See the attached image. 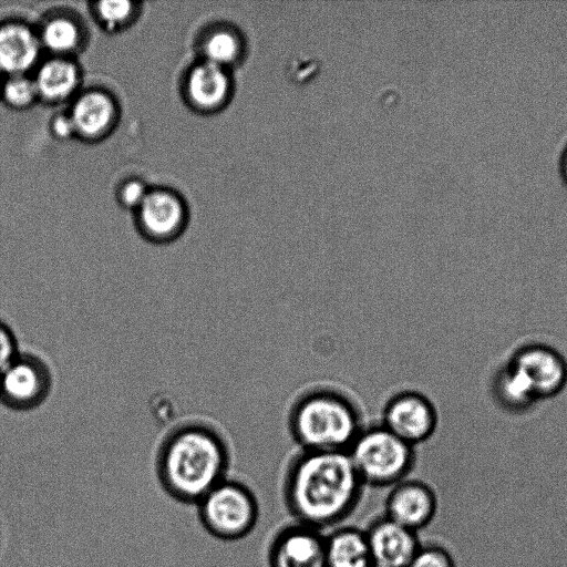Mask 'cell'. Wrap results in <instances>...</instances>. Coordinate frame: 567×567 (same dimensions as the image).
Returning a JSON list of instances; mask_svg holds the SVG:
<instances>
[{
	"label": "cell",
	"instance_id": "cell-1",
	"mask_svg": "<svg viewBox=\"0 0 567 567\" xmlns=\"http://www.w3.org/2000/svg\"><path fill=\"white\" fill-rule=\"evenodd\" d=\"M364 487L348 452L300 450L288 463L281 494L293 522L326 533L355 512Z\"/></svg>",
	"mask_w": 567,
	"mask_h": 567
},
{
	"label": "cell",
	"instance_id": "cell-2",
	"mask_svg": "<svg viewBox=\"0 0 567 567\" xmlns=\"http://www.w3.org/2000/svg\"><path fill=\"white\" fill-rule=\"evenodd\" d=\"M230 451L225 437L205 422L187 421L171 429L158 445L155 474L167 496L196 505L228 477Z\"/></svg>",
	"mask_w": 567,
	"mask_h": 567
},
{
	"label": "cell",
	"instance_id": "cell-3",
	"mask_svg": "<svg viewBox=\"0 0 567 567\" xmlns=\"http://www.w3.org/2000/svg\"><path fill=\"white\" fill-rule=\"evenodd\" d=\"M288 425L302 451H348L363 429L359 406L344 392L317 386L292 403Z\"/></svg>",
	"mask_w": 567,
	"mask_h": 567
},
{
	"label": "cell",
	"instance_id": "cell-4",
	"mask_svg": "<svg viewBox=\"0 0 567 567\" xmlns=\"http://www.w3.org/2000/svg\"><path fill=\"white\" fill-rule=\"evenodd\" d=\"M364 486L390 488L406 480L415 465L414 447L381 423L363 426L349 450Z\"/></svg>",
	"mask_w": 567,
	"mask_h": 567
},
{
	"label": "cell",
	"instance_id": "cell-5",
	"mask_svg": "<svg viewBox=\"0 0 567 567\" xmlns=\"http://www.w3.org/2000/svg\"><path fill=\"white\" fill-rule=\"evenodd\" d=\"M195 507L206 533L223 542L246 538L256 528L260 514L254 491L229 477L212 488Z\"/></svg>",
	"mask_w": 567,
	"mask_h": 567
},
{
	"label": "cell",
	"instance_id": "cell-6",
	"mask_svg": "<svg viewBox=\"0 0 567 567\" xmlns=\"http://www.w3.org/2000/svg\"><path fill=\"white\" fill-rule=\"evenodd\" d=\"M52 386L48 363L34 353L20 352L0 373V403L17 412L32 411L48 400Z\"/></svg>",
	"mask_w": 567,
	"mask_h": 567
},
{
	"label": "cell",
	"instance_id": "cell-7",
	"mask_svg": "<svg viewBox=\"0 0 567 567\" xmlns=\"http://www.w3.org/2000/svg\"><path fill=\"white\" fill-rule=\"evenodd\" d=\"M437 421L436 409L427 396L414 390H403L385 402L380 423L414 447L434 434Z\"/></svg>",
	"mask_w": 567,
	"mask_h": 567
},
{
	"label": "cell",
	"instance_id": "cell-8",
	"mask_svg": "<svg viewBox=\"0 0 567 567\" xmlns=\"http://www.w3.org/2000/svg\"><path fill=\"white\" fill-rule=\"evenodd\" d=\"M525 379L537 401L554 398L567 384V362L556 349L543 343H529L509 359Z\"/></svg>",
	"mask_w": 567,
	"mask_h": 567
},
{
	"label": "cell",
	"instance_id": "cell-9",
	"mask_svg": "<svg viewBox=\"0 0 567 567\" xmlns=\"http://www.w3.org/2000/svg\"><path fill=\"white\" fill-rule=\"evenodd\" d=\"M268 567H327L324 533L291 522L271 537L267 549Z\"/></svg>",
	"mask_w": 567,
	"mask_h": 567
},
{
	"label": "cell",
	"instance_id": "cell-10",
	"mask_svg": "<svg viewBox=\"0 0 567 567\" xmlns=\"http://www.w3.org/2000/svg\"><path fill=\"white\" fill-rule=\"evenodd\" d=\"M437 496L431 485L419 480H403L390 487L384 499V515L398 524L419 532L434 519Z\"/></svg>",
	"mask_w": 567,
	"mask_h": 567
},
{
	"label": "cell",
	"instance_id": "cell-11",
	"mask_svg": "<svg viewBox=\"0 0 567 567\" xmlns=\"http://www.w3.org/2000/svg\"><path fill=\"white\" fill-rule=\"evenodd\" d=\"M364 532L371 561L379 567H406L421 545L416 532L384 514L374 517Z\"/></svg>",
	"mask_w": 567,
	"mask_h": 567
},
{
	"label": "cell",
	"instance_id": "cell-12",
	"mask_svg": "<svg viewBox=\"0 0 567 567\" xmlns=\"http://www.w3.org/2000/svg\"><path fill=\"white\" fill-rule=\"evenodd\" d=\"M137 210L140 230L148 240L168 243L183 229L184 206L181 199L168 190H148Z\"/></svg>",
	"mask_w": 567,
	"mask_h": 567
},
{
	"label": "cell",
	"instance_id": "cell-13",
	"mask_svg": "<svg viewBox=\"0 0 567 567\" xmlns=\"http://www.w3.org/2000/svg\"><path fill=\"white\" fill-rule=\"evenodd\" d=\"M42 51L39 34L23 23L0 28V70L10 75L35 68Z\"/></svg>",
	"mask_w": 567,
	"mask_h": 567
},
{
	"label": "cell",
	"instance_id": "cell-14",
	"mask_svg": "<svg viewBox=\"0 0 567 567\" xmlns=\"http://www.w3.org/2000/svg\"><path fill=\"white\" fill-rule=\"evenodd\" d=\"M327 567H368L371 561L364 529L338 526L324 534Z\"/></svg>",
	"mask_w": 567,
	"mask_h": 567
},
{
	"label": "cell",
	"instance_id": "cell-15",
	"mask_svg": "<svg viewBox=\"0 0 567 567\" xmlns=\"http://www.w3.org/2000/svg\"><path fill=\"white\" fill-rule=\"evenodd\" d=\"M115 114L113 100L106 93L94 90L80 95L69 115L75 133L85 137H96L111 127Z\"/></svg>",
	"mask_w": 567,
	"mask_h": 567
},
{
	"label": "cell",
	"instance_id": "cell-16",
	"mask_svg": "<svg viewBox=\"0 0 567 567\" xmlns=\"http://www.w3.org/2000/svg\"><path fill=\"white\" fill-rule=\"evenodd\" d=\"M228 85L224 66L205 60L190 70L186 91L193 105L208 110L223 103Z\"/></svg>",
	"mask_w": 567,
	"mask_h": 567
},
{
	"label": "cell",
	"instance_id": "cell-17",
	"mask_svg": "<svg viewBox=\"0 0 567 567\" xmlns=\"http://www.w3.org/2000/svg\"><path fill=\"white\" fill-rule=\"evenodd\" d=\"M33 81L39 97L49 102H61L76 90L80 72L72 61L59 56L40 64Z\"/></svg>",
	"mask_w": 567,
	"mask_h": 567
},
{
	"label": "cell",
	"instance_id": "cell-18",
	"mask_svg": "<svg viewBox=\"0 0 567 567\" xmlns=\"http://www.w3.org/2000/svg\"><path fill=\"white\" fill-rule=\"evenodd\" d=\"M493 392L499 405L509 412H523L538 402L523 375L508 362L495 374Z\"/></svg>",
	"mask_w": 567,
	"mask_h": 567
},
{
	"label": "cell",
	"instance_id": "cell-19",
	"mask_svg": "<svg viewBox=\"0 0 567 567\" xmlns=\"http://www.w3.org/2000/svg\"><path fill=\"white\" fill-rule=\"evenodd\" d=\"M38 34L42 49L60 55L74 51L81 41L79 25L66 17L49 19Z\"/></svg>",
	"mask_w": 567,
	"mask_h": 567
},
{
	"label": "cell",
	"instance_id": "cell-20",
	"mask_svg": "<svg viewBox=\"0 0 567 567\" xmlns=\"http://www.w3.org/2000/svg\"><path fill=\"white\" fill-rule=\"evenodd\" d=\"M238 40L227 30H216L210 33L203 45L206 61L224 66L238 52Z\"/></svg>",
	"mask_w": 567,
	"mask_h": 567
},
{
	"label": "cell",
	"instance_id": "cell-21",
	"mask_svg": "<svg viewBox=\"0 0 567 567\" xmlns=\"http://www.w3.org/2000/svg\"><path fill=\"white\" fill-rule=\"evenodd\" d=\"M3 96L14 107L29 106L39 97L33 79L27 74L10 75L3 85Z\"/></svg>",
	"mask_w": 567,
	"mask_h": 567
},
{
	"label": "cell",
	"instance_id": "cell-22",
	"mask_svg": "<svg viewBox=\"0 0 567 567\" xmlns=\"http://www.w3.org/2000/svg\"><path fill=\"white\" fill-rule=\"evenodd\" d=\"M406 567H456L452 554L442 545L421 543Z\"/></svg>",
	"mask_w": 567,
	"mask_h": 567
},
{
	"label": "cell",
	"instance_id": "cell-23",
	"mask_svg": "<svg viewBox=\"0 0 567 567\" xmlns=\"http://www.w3.org/2000/svg\"><path fill=\"white\" fill-rule=\"evenodd\" d=\"M133 12L134 7L130 1H102L96 4L99 19L110 29L122 27Z\"/></svg>",
	"mask_w": 567,
	"mask_h": 567
},
{
	"label": "cell",
	"instance_id": "cell-24",
	"mask_svg": "<svg viewBox=\"0 0 567 567\" xmlns=\"http://www.w3.org/2000/svg\"><path fill=\"white\" fill-rule=\"evenodd\" d=\"M19 353L18 340L13 330L0 320V373Z\"/></svg>",
	"mask_w": 567,
	"mask_h": 567
},
{
	"label": "cell",
	"instance_id": "cell-25",
	"mask_svg": "<svg viewBox=\"0 0 567 567\" xmlns=\"http://www.w3.org/2000/svg\"><path fill=\"white\" fill-rule=\"evenodd\" d=\"M147 193L146 186L141 181L132 179L121 187L120 198L127 207L138 208Z\"/></svg>",
	"mask_w": 567,
	"mask_h": 567
},
{
	"label": "cell",
	"instance_id": "cell-26",
	"mask_svg": "<svg viewBox=\"0 0 567 567\" xmlns=\"http://www.w3.org/2000/svg\"><path fill=\"white\" fill-rule=\"evenodd\" d=\"M52 132L60 138H69L75 133L70 115H59L52 122Z\"/></svg>",
	"mask_w": 567,
	"mask_h": 567
},
{
	"label": "cell",
	"instance_id": "cell-27",
	"mask_svg": "<svg viewBox=\"0 0 567 567\" xmlns=\"http://www.w3.org/2000/svg\"><path fill=\"white\" fill-rule=\"evenodd\" d=\"M560 163H561V167L560 168H561V172H563V177H565V181L567 182V146L563 151V156H561Z\"/></svg>",
	"mask_w": 567,
	"mask_h": 567
},
{
	"label": "cell",
	"instance_id": "cell-28",
	"mask_svg": "<svg viewBox=\"0 0 567 567\" xmlns=\"http://www.w3.org/2000/svg\"><path fill=\"white\" fill-rule=\"evenodd\" d=\"M368 567H379V566L372 563Z\"/></svg>",
	"mask_w": 567,
	"mask_h": 567
}]
</instances>
